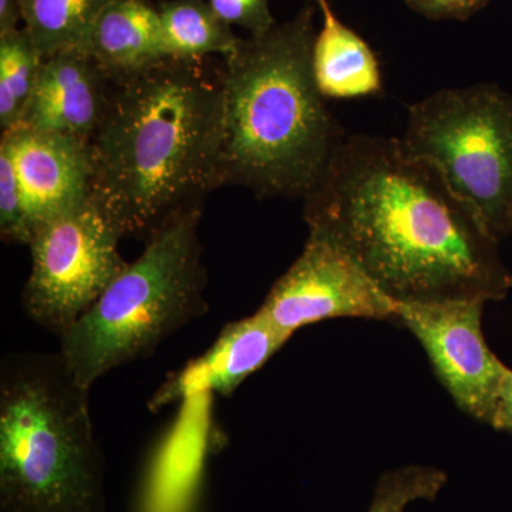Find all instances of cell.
Returning <instances> with one entry per match:
<instances>
[{
  "instance_id": "16",
  "label": "cell",
  "mask_w": 512,
  "mask_h": 512,
  "mask_svg": "<svg viewBox=\"0 0 512 512\" xmlns=\"http://www.w3.org/2000/svg\"><path fill=\"white\" fill-rule=\"evenodd\" d=\"M111 0H19L26 32L43 59L62 50L89 52L94 28Z\"/></svg>"
},
{
  "instance_id": "8",
  "label": "cell",
  "mask_w": 512,
  "mask_h": 512,
  "mask_svg": "<svg viewBox=\"0 0 512 512\" xmlns=\"http://www.w3.org/2000/svg\"><path fill=\"white\" fill-rule=\"evenodd\" d=\"M256 312L293 335L323 320H396L397 302L339 242L309 229L301 255L275 282Z\"/></svg>"
},
{
  "instance_id": "20",
  "label": "cell",
  "mask_w": 512,
  "mask_h": 512,
  "mask_svg": "<svg viewBox=\"0 0 512 512\" xmlns=\"http://www.w3.org/2000/svg\"><path fill=\"white\" fill-rule=\"evenodd\" d=\"M224 22L248 30L249 35H265L276 25L269 0H208Z\"/></svg>"
},
{
  "instance_id": "6",
  "label": "cell",
  "mask_w": 512,
  "mask_h": 512,
  "mask_svg": "<svg viewBox=\"0 0 512 512\" xmlns=\"http://www.w3.org/2000/svg\"><path fill=\"white\" fill-rule=\"evenodd\" d=\"M400 143L436 168L497 241L512 235V96L493 83L414 103Z\"/></svg>"
},
{
  "instance_id": "17",
  "label": "cell",
  "mask_w": 512,
  "mask_h": 512,
  "mask_svg": "<svg viewBox=\"0 0 512 512\" xmlns=\"http://www.w3.org/2000/svg\"><path fill=\"white\" fill-rule=\"evenodd\" d=\"M43 57L25 28L0 35V127L15 130L35 93Z\"/></svg>"
},
{
  "instance_id": "15",
  "label": "cell",
  "mask_w": 512,
  "mask_h": 512,
  "mask_svg": "<svg viewBox=\"0 0 512 512\" xmlns=\"http://www.w3.org/2000/svg\"><path fill=\"white\" fill-rule=\"evenodd\" d=\"M170 59L204 60L234 55L242 37L217 15L208 0H164L158 5Z\"/></svg>"
},
{
  "instance_id": "13",
  "label": "cell",
  "mask_w": 512,
  "mask_h": 512,
  "mask_svg": "<svg viewBox=\"0 0 512 512\" xmlns=\"http://www.w3.org/2000/svg\"><path fill=\"white\" fill-rule=\"evenodd\" d=\"M89 53L113 83L170 59L160 10L150 0H111L94 28Z\"/></svg>"
},
{
  "instance_id": "12",
  "label": "cell",
  "mask_w": 512,
  "mask_h": 512,
  "mask_svg": "<svg viewBox=\"0 0 512 512\" xmlns=\"http://www.w3.org/2000/svg\"><path fill=\"white\" fill-rule=\"evenodd\" d=\"M113 82L86 50L43 59L35 93L19 127L90 143L109 109Z\"/></svg>"
},
{
  "instance_id": "5",
  "label": "cell",
  "mask_w": 512,
  "mask_h": 512,
  "mask_svg": "<svg viewBox=\"0 0 512 512\" xmlns=\"http://www.w3.org/2000/svg\"><path fill=\"white\" fill-rule=\"evenodd\" d=\"M202 211L161 228L143 254L60 338L59 353L80 384L147 359L158 346L208 311V274L200 238Z\"/></svg>"
},
{
  "instance_id": "10",
  "label": "cell",
  "mask_w": 512,
  "mask_h": 512,
  "mask_svg": "<svg viewBox=\"0 0 512 512\" xmlns=\"http://www.w3.org/2000/svg\"><path fill=\"white\" fill-rule=\"evenodd\" d=\"M32 229L92 197L93 158L87 141L18 127L2 133Z\"/></svg>"
},
{
  "instance_id": "2",
  "label": "cell",
  "mask_w": 512,
  "mask_h": 512,
  "mask_svg": "<svg viewBox=\"0 0 512 512\" xmlns=\"http://www.w3.org/2000/svg\"><path fill=\"white\" fill-rule=\"evenodd\" d=\"M222 69L168 59L113 83L90 140L93 201L121 238L144 244L221 187Z\"/></svg>"
},
{
  "instance_id": "9",
  "label": "cell",
  "mask_w": 512,
  "mask_h": 512,
  "mask_svg": "<svg viewBox=\"0 0 512 512\" xmlns=\"http://www.w3.org/2000/svg\"><path fill=\"white\" fill-rule=\"evenodd\" d=\"M484 299L397 302L396 322L419 340L461 412L488 424L505 366L483 333Z\"/></svg>"
},
{
  "instance_id": "7",
  "label": "cell",
  "mask_w": 512,
  "mask_h": 512,
  "mask_svg": "<svg viewBox=\"0 0 512 512\" xmlns=\"http://www.w3.org/2000/svg\"><path fill=\"white\" fill-rule=\"evenodd\" d=\"M121 235L90 197L33 229L32 268L23 311L37 326L63 338L127 268Z\"/></svg>"
},
{
  "instance_id": "19",
  "label": "cell",
  "mask_w": 512,
  "mask_h": 512,
  "mask_svg": "<svg viewBox=\"0 0 512 512\" xmlns=\"http://www.w3.org/2000/svg\"><path fill=\"white\" fill-rule=\"evenodd\" d=\"M32 234L12 154L0 140V237L8 244L29 245Z\"/></svg>"
},
{
  "instance_id": "11",
  "label": "cell",
  "mask_w": 512,
  "mask_h": 512,
  "mask_svg": "<svg viewBox=\"0 0 512 512\" xmlns=\"http://www.w3.org/2000/svg\"><path fill=\"white\" fill-rule=\"evenodd\" d=\"M292 335L255 312L229 322L214 343L177 372L168 375L148 402L151 412L184 402L198 394L231 397L249 376L262 369Z\"/></svg>"
},
{
  "instance_id": "4",
  "label": "cell",
  "mask_w": 512,
  "mask_h": 512,
  "mask_svg": "<svg viewBox=\"0 0 512 512\" xmlns=\"http://www.w3.org/2000/svg\"><path fill=\"white\" fill-rule=\"evenodd\" d=\"M90 390L59 352L0 362V512H104Z\"/></svg>"
},
{
  "instance_id": "3",
  "label": "cell",
  "mask_w": 512,
  "mask_h": 512,
  "mask_svg": "<svg viewBox=\"0 0 512 512\" xmlns=\"http://www.w3.org/2000/svg\"><path fill=\"white\" fill-rule=\"evenodd\" d=\"M316 33L306 5L224 59L221 187L303 200L319 183L346 134L313 77Z\"/></svg>"
},
{
  "instance_id": "21",
  "label": "cell",
  "mask_w": 512,
  "mask_h": 512,
  "mask_svg": "<svg viewBox=\"0 0 512 512\" xmlns=\"http://www.w3.org/2000/svg\"><path fill=\"white\" fill-rule=\"evenodd\" d=\"M407 5L430 20H467L490 0H406Z\"/></svg>"
},
{
  "instance_id": "1",
  "label": "cell",
  "mask_w": 512,
  "mask_h": 512,
  "mask_svg": "<svg viewBox=\"0 0 512 512\" xmlns=\"http://www.w3.org/2000/svg\"><path fill=\"white\" fill-rule=\"evenodd\" d=\"M303 220L396 302L500 301L512 289L500 241L400 138L346 134L303 198Z\"/></svg>"
},
{
  "instance_id": "18",
  "label": "cell",
  "mask_w": 512,
  "mask_h": 512,
  "mask_svg": "<svg viewBox=\"0 0 512 512\" xmlns=\"http://www.w3.org/2000/svg\"><path fill=\"white\" fill-rule=\"evenodd\" d=\"M437 467L406 466L387 471L377 481L367 512H406L417 501H431L447 484Z\"/></svg>"
},
{
  "instance_id": "14",
  "label": "cell",
  "mask_w": 512,
  "mask_h": 512,
  "mask_svg": "<svg viewBox=\"0 0 512 512\" xmlns=\"http://www.w3.org/2000/svg\"><path fill=\"white\" fill-rule=\"evenodd\" d=\"M322 26L312 50V72L325 99H357L382 93L375 52L333 12L329 0H316Z\"/></svg>"
},
{
  "instance_id": "23",
  "label": "cell",
  "mask_w": 512,
  "mask_h": 512,
  "mask_svg": "<svg viewBox=\"0 0 512 512\" xmlns=\"http://www.w3.org/2000/svg\"><path fill=\"white\" fill-rule=\"evenodd\" d=\"M22 20L19 0H0V35L18 30Z\"/></svg>"
},
{
  "instance_id": "22",
  "label": "cell",
  "mask_w": 512,
  "mask_h": 512,
  "mask_svg": "<svg viewBox=\"0 0 512 512\" xmlns=\"http://www.w3.org/2000/svg\"><path fill=\"white\" fill-rule=\"evenodd\" d=\"M488 424L495 430L512 433V369L508 366L505 367L493 414Z\"/></svg>"
}]
</instances>
